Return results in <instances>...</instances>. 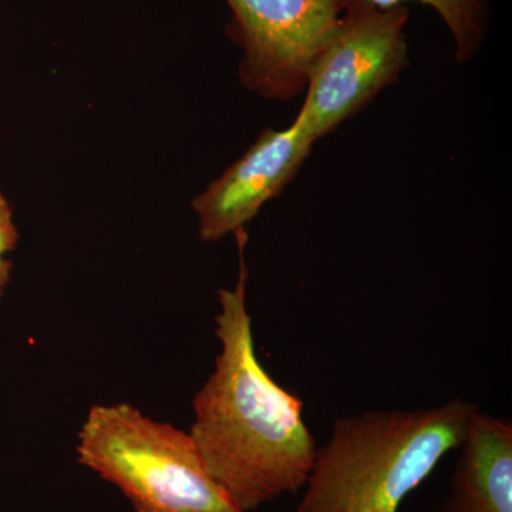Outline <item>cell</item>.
<instances>
[{
  "label": "cell",
  "mask_w": 512,
  "mask_h": 512,
  "mask_svg": "<svg viewBox=\"0 0 512 512\" xmlns=\"http://www.w3.org/2000/svg\"><path fill=\"white\" fill-rule=\"evenodd\" d=\"M235 239L238 281L218 292L220 355L194 397L188 433L212 476L242 511L251 512L305 487L318 446L303 419L302 400L279 386L256 356L247 308L248 234Z\"/></svg>",
  "instance_id": "6da1fadb"
},
{
  "label": "cell",
  "mask_w": 512,
  "mask_h": 512,
  "mask_svg": "<svg viewBox=\"0 0 512 512\" xmlns=\"http://www.w3.org/2000/svg\"><path fill=\"white\" fill-rule=\"evenodd\" d=\"M476 404L453 399L414 410H366L333 421L296 512H399L456 450Z\"/></svg>",
  "instance_id": "7a4b0ae2"
},
{
  "label": "cell",
  "mask_w": 512,
  "mask_h": 512,
  "mask_svg": "<svg viewBox=\"0 0 512 512\" xmlns=\"http://www.w3.org/2000/svg\"><path fill=\"white\" fill-rule=\"evenodd\" d=\"M77 460L116 485L136 512H244L212 476L190 433L130 403L94 404Z\"/></svg>",
  "instance_id": "3957f363"
},
{
  "label": "cell",
  "mask_w": 512,
  "mask_h": 512,
  "mask_svg": "<svg viewBox=\"0 0 512 512\" xmlns=\"http://www.w3.org/2000/svg\"><path fill=\"white\" fill-rule=\"evenodd\" d=\"M407 6L357 2L313 60L298 117L316 141L399 79L407 66Z\"/></svg>",
  "instance_id": "277c9868"
},
{
  "label": "cell",
  "mask_w": 512,
  "mask_h": 512,
  "mask_svg": "<svg viewBox=\"0 0 512 512\" xmlns=\"http://www.w3.org/2000/svg\"><path fill=\"white\" fill-rule=\"evenodd\" d=\"M227 32L242 49L239 79L268 100L305 90L313 60L359 0H225Z\"/></svg>",
  "instance_id": "5b68a950"
},
{
  "label": "cell",
  "mask_w": 512,
  "mask_h": 512,
  "mask_svg": "<svg viewBox=\"0 0 512 512\" xmlns=\"http://www.w3.org/2000/svg\"><path fill=\"white\" fill-rule=\"evenodd\" d=\"M315 138L296 116L284 130H265L247 153L191 202L202 242L247 231L266 202L278 197L311 154Z\"/></svg>",
  "instance_id": "8992f818"
},
{
  "label": "cell",
  "mask_w": 512,
  "mask_h": 512,
  "mask_svg": "<svg viewBox=\"0 0 512 512\" xmlns=\"http://www.w3.org/2000/svg\"><path fill=\"white\" fill-rule=\"evenodd\" d=\"M440 512H512V423L476 410Z\"/></svg>",
  "instance_id": "52a82bcc"
},
{
  "label": "cell",
  "mask_w": 512,
  "mask_h": 512,
  "mask_svg": "<svg viewBox=\"0 0 512 512\" xmlns=\"http://www.w3.org/2000/svg\"><path fill=\"white\" fill-rule=\"evenodd\" d=\"M377 9L419 2L439 13L456 43V59L467 62L477 55L484 43L490 16V0H359Z\"/></svg>",
  "instance_id": "ba28073f"
},
{
  "label": "cell",
  "mask_w": 512,
  "mask_h": 512,
  "mask_svg": "<svg viewBox=\"0 0 512 512\" xmlns=\"http://www.w3.org/2000/svg\"><path fill=\"white\" fill-rule=\"evenodd\" d=\"M19 231L13 221V208L8 198L0 192V252L8 254L15 251L19 244Z\"/></svg>",
  "instance_id": "9c48e42d"
},
{
  "label": "cell",
  "mask_w": 512,
  "mask_h": 512,
  "mask_svg": "<svg viewBox=\"0 0 512 512\" xmlns=\"http://www.w3.org/2000/svg\"><path fill=\"white\" fill-rule=\"evenodd\" d=\"M12 269V262L5 258V254L0 252V301H2L3 295H5L6 286L9 284Z\"/></svg>",
  "instance_id": "30bf717a"
}]
</instances>
